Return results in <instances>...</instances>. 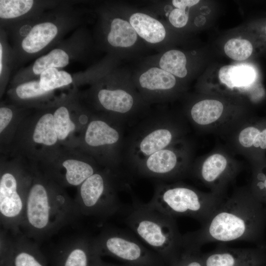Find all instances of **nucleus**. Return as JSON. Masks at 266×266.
<instances>
[{
  "label": "nucleus",
  "mask_w": 266,
  "mask_h": 266,
  "mask_svg": "<svg viewBox=\"0 0 266 266\" xmlns=\"http://www.w3.org/2000/svg\"><path fill=\"white\" fill-rule=\"evenodd\" d=\"M92 266H133L130 265L125 264L122 265H116L104 263L101 260V257H99L95 261Z\"/></svg>",
  "instance_id": "obj_37"
},
{
  "label": "nucleus",
  "mask_w": 266,
  "mask_h": 266,
  "mask_svg": "<svg viewBox=\"0 0 266 266\" xmlns=\"http://www.w3.org/2000/svg\"><path fill=\"white\" fill-rule=\"evenodd\" d=\"M72 82L71 75L63 70L56 68H49L40 74L39 83L41 88L49 91L70 84Z\"/></svg>",
  "instance_id": "obj_26"
},
{
  "label": "nucleus",
  "mask_w": 266,
  "mask_h": 266,
  "mask_svg": "<svg viewBox=\"0 0 266 266\" xmlns=\"http://www.w3.org/2000/svg\"><path fill=\"white\" fill-rule=\"evenodd\" d=\"M45 256L50 266H92L100 257L94 248L93 238L86 236L69 240Z\"/></svg>",
  "instance_id": "obj_14"
},
{
  "label": "nucleus",
  "mask_w": 266,
  "mask_h": 266,
  "mask_svg": "<svg viewBox=\"0 0 266 266\" xmlns=\"http://www.w3.org/2000/svg\"><path fill=\"white\" fill-rule=\"evenodd\" d=\"M224 106L215 100H204L195 103L190 114L192 120L200 125H207L217 121L222 115Z\"/></svg>",
  "instance_id": "obj_23"
},
{
  "label": "nucleus",
  "mask_w": 266,
  "mask_h": 266,
  "mask_svg": "<svg viewBox=\"0 0 266 266\" xmlns=\"http://www.w3.org/2000/svg\"><path fill=\"white\" fill-rule=\"evenodd\" d=\"M199 2H200L199 0H173L171 1L173 6L180 8H190L197 4Z\"/></svg>",
  "instance_id": "obj_36"
},
{
  "label": "nucleus",
  "mask_w": 266,
  "mask_h": 266,
  "mask_svg": "<svg viewBox=\"0 0 266 266\" xmlns=\"http://www.w3.org/2000/svg\"><path fill=\"white\" fill-rule=\"evenodd\" d=\"M204 266H262L266 264V246L233 248L220 246L202 255Z\"/></svg>",
  "instance_id": "obj_15"
},
{
  "label": "nucleus",
  "mask_w": 266,
  "mask_h": 266,
  "mask_svg": "<svg viewBox=\"0 0 266 266\" xmlns=\"http://www.w3.org/2000/svg\"><path fill=\"white\" fill-rule=\"evenodd\" d=\"M189 8L175 7L170 11L165 10V14L172 26L176 28H181L185 27L188 22Z\"/></svg>",
  "instance_id": "obj_32"
},
{
  "label": "nucleus",
  "mask_w": 266,
  "mask_h": 266,
  "mask_svg": "<svg viewBox=\"0 0 266 266\" xmlns=\"http://www.w3.org/2000/svg\"><path fill=\"white\" fill-rule=\"evenodd\" d=\"M181 152L171 145L159 150L134 166L139 174L160 180H168L182 174L185 166Z\"/></svg>",
  "instance_id": "obj_12"
},
{
  "label": "nucleus",
  "mask_w": 266,
  "mask_h": 266,
  "mask_svg": "<svg viewBox=\"0 0 266 266\" xmlns=\"http://www.w3.org/2000/svg\"><path fill=\"white\" fill-rule=\"evenodd\" d=\"M95 252L100 257H113L133 266H167L152 250L122 230L108 228L93 238Z\"/></svg>",
  "instance_id": "obj_6"
},
{
  "label": "nucleus",
  "mask_w": 266,
  "mask_h": 266,
  "mask_svg": "<svg viewBox=\"0 0 266 266\" xmlns=\"http://www.w3.org/2000/svg\"><path fill=\"white\" fill-rule=\"evenodd\" d=\"M32 138L35 143L47 147L57 143L59 140L53 124V114L45 113L39 118L34 127Z\"/></svg>",
  "instance_id": "obj_24"
},
{
  "label": "nucleus",
  "mask_w": 266,
  "mask_h": 266,
  "mask_svg": "<svg viewBox=\"0 0 266 266\" xmlns=\"http://www.w3.org/2000/svg\"><path fill=\"white\" fill-rule=\"evenodd\" d=\"M261 142L260 147L262 149H266V129L261 132Z\"/></svg>",
  "instance_id": "obj_38"
},
{
  "label": "nucleus",
  "mask_w": 266,
  "mask_h": 266,
  "mask_svg": "<svg viewBox=\"0 0 266 266\" xmlns=\"http://www.w3.org/2000/svg\"><path fill=\"white\" fill-rule=\"evenodd\" d=\"M33 175L23 170L4 168L0 176V220L2 229L22 233L27 196Z\"/></svg>",
  "instance_id": "obj_7"
},
{
  "label": "nucleus",
  "mask_w": 266,
  "mask_h": 266,
  "mask_svg": "<svg viewBox=\"0 0 266 266\" xmlns=\"http://www.w3.org/2000/svg\"><path fill=\"white\" fill-rule=\"evenodd\" d=\"M108 44L120 57L135 55L145 43L138 35L120 7V14L110 20L106 35Z\"/></svg>",
  "instance_id": "obj_16"
},
{
  "label": "nucleus",
  "mask_w": 266,
  "mask_h": 266,
  "mask_svg": "<svg viewBox=\"0 0 266 266\" xmlns=\"http://www.w3.org/2000/svg\"><path fill=\"white\" fill-rule=\"evenodd\" d=\"M228 164L224 156L215 153L207 157L199 169V177L213 188L214 194L220 195L221 187L233 173Z\"/></svg>",
  "instance_id": "obj_18"
},
{
  "label": "nucleus",
  "mask_w": 266,
  "mask_h": 266,
  "mask_svg": "<svg viewBox=\"0 0 266 266\" xmlns=\"http://www.w3.org/2000/svg\"><path fill=\"white\" fill-rule=\"evenodd\" d=\"M2 45L1 44H0V73L1 74V70H2V64H1V59H2Z\"/></svg>",
  "instance_id": "obj_39"
},
{
  "label": "nucleus",
  "mask_w": 266,
  "mask_h": 266,
  "mask_svg": "<svg viewBox=\"0 0 266 266\" xmlns=\"http://www.w3.org/2000/svg\"><path fill=\"white\" fill-rule=\"evenodd\" d=\"M147 63L166 70L175 77L183 78L188 74L187 57L185 53L179 50L170 49L161 52Z\"/></svg>",
  "instance_id": "obj_21"
},
{
  "label": "nucleus",
  "mask_w": 266,
  "mask_h": 266,
  "mask_svg": "<svg viewBox=\"0 0 266 266\" xmlns=\"http://www.w3.org/2000/svg\"><path fill=\"white\" fill-rule=\"evenodd\" d=\"M218 75L221 82L233 88L251 84L255 79V72L248 66L227 65L220 68Z\"/></svg>",
  "instance_id": "obj_22"
},
{
  "label": "nucleus",
  "mask_w": 266,
  "mask_h": 266,
  "mask_svg": "<svg viewBox=\"0 0 266 266\" xmlns=\"http://www.w3.org/2000/svg\"><path fill=\"white\" fill-rule=\"evenodd\" d=\"M224 51L230 58L236 61H243L252 54L253 46L246 39L232 38L226 43Z\"/></svg>",
  "instance_id": "obj_29"
},
{
  "label": "nucleus",
  "mask_w": 266,
  "mask_h": 266,
  "mask_svg": "<svg viewBox=\"0 0 266 266\" xmlns=\"http://www.w3.org/2000/svg\"><path fill=\"white\" fill-rule=\"evenodd\" d=\"M132 78L138 92L147 103L161 102L176 84L174 75L148 63Z\"/></svg>",
  "instance_id": "obj_11"
},
{
  "label": "nucleus",
  "mask_w": 266,
  "mask_h": 266,
  "mask_svg": "<svg viewBox=\"0 0 266 266\" xmlns=\"http://www.w3.org/2000/svg\"><path fill=\"white\" fill-rule=\"evenodd\" d=\"M68 63L69 57L66 53L62 49H55L38 58L33 64V70L35 74H40L48 68L63 67Z\"/></svg>",
  "instance_id": "obj_25"
},
{
  "label": "nucleus",
  "mask_w": 266,
  "mask_h": 266,
  "mask_svg": "<svg viewBox=\"0 0 266 266\" xmlns=\"http://www.w3.org/2000/svg\"><path fill=\"white\" fill-rule=\"evenodd\" d=\"M223 200L220 195L200 192L181 184H158L153 198L147 204L173 217L193 218L202 224Z\"/></svg>",
  "instance_id": "obj_4"
},
{
  "label": "nucleus",
  "mask_w": 266,
  "mask_h": 266,
  "mask_svg": "<svg viewBox=\"0 0 266 266\" xmlns=\"http://www.w3.org/2000/svg\"><path fill=\"white\" fill-rule=\"evenodd\" d=\"M266 224V210L252 194L239 192L220 203L196 231L184 234L185 241L200 247L212 242L259 241Z\"/></svg>",
  "instance_id": "obj_1"
},
{
  "label": "nucleus",
  "mask_w": 266,
  "mask_h": 266,
  "mask_svg": "<svg viewBox=\"0 0 266 266\" xmlns=\"http://www.w3.org/2000/svg\"><path fill=\"white\" fill-rule=\"evenodd\" d=\"M260 131L254 127H248L239 133L238 140L240 144L244 147L249 148L253 146V141L256 136Z\"/></svg>",
  "instance_id": "obj_34"
},
{
  "label": "nucleus",
  "mask_w": 266,
  "mask_h": 266,
  "mask_svg": "<svg viewBox=\"0 0 266 266\" xmlns=\"http://www.w3.org/2000/svg\"><path fill=\"white\" fill-rule=\"evenodd\" d=\"M53 124L59 140H65L75 130V124L71 119L67 108H58L53 114Z\"/></svg>",
  "instance_id": "obj_27"
},
{
  "label": "nucleus",
  "mask_w": 266,
  "mask_h": 266,
  "mask_svg": "<svg viewBox=\"0 0 266 266\" xmlns=\"http://www.w3.org/2000/svg\"><path fill=\"white\" fill-rule=\"evenodd\" d=\"M57 33V26L51 22L37 24L23 39L22 47L29 53L37 52L47 45Z\"/></svg>",
  "instance_id": "obj_20"
},
{
  "label": "nucleus",
  "mask_w": 266,
  "mask_h": 266,
  "mask_svg": "<svg viewBox=\"0 0 266 266\" xmlns=\"http://www.w3.org/2000/svg\"><path fill=\"white\" fill-rule=\"evenodd\" d=\"M117 178L110 171H97L78 187L74 199L81 215L107 218L116 213L121 204Z\"/></svg>",
  "instance_id": "obj_5"
},
{
  "label": "nucleus",
  "mask_w": 266,
  "mask_h": 266,
  "mask_svg": "<svg viewBox=\"0 0 266 266\" xmlns=\"http://www.w3.org/2000/svg\"><path fill=\"white\" fill-rule=\"evenodd\" d=\"M125 222L167 266H171L180 256L185 247V240L174 217L147 203L135 201Z\"/></svg>",
  "instance_id": "obj_3"
},
{
  "label": "nucleus",
  "mask_w": 266,
  "mask_h": 266,
  "mask_svg": "<svg viewBox=\"0 0 266 266\" xmlns=\"http://www.w3.org/2000/svg\"><path fill=\"white\" fill-rule=\"evenodd\" d=\"M32 0H0V17L11 19L22 16L32 7Z\"/></svg>",
  "instance_id": "obj_28"
},
{
  "label": "nucleus",
  "mask_w": 266,
  "mask_h": 266,
  "mask_svg": "<svg viewBox=\"0 0 266 266\" xmlns=\"http://www.w3.org/2000/svg\"><path fill=\"white\" fill-rule=\"evenodd\" d=\"M122 139V132L118 124L101 119L90 120L84 136V142L88 148L96 153H109L115 162Z\"/></svg>",
  "instance_id": "obj_13"
},
{
  "label": "nucleus",
  "mask_w": 266,
  "mask_h": 266,
  "mask_svg": "<svg viewBox=\"0 0 266 266\" xmlns=\"http://www.w3.org/2000/svg\"><path fill=\"white\" fill-rule=\"evenodd\" d=\"M61 166L59 169L50 173V174L61 169L62 171L49 179L62 187H79L88 178L98 171L95 166L90 163L73 159L63 161Z\"/></svg>",
  "instance_id": "obj_19"
},
{
  "label": "nucleus",
  "mask_w": 266,
  "mask_h": 266,
  "mask_svg": "<svg viewBox=\"0 0 266 266\" xmlns=\"http://www.w3.org/2000/svg\"><path fill=\"white\" fill-rule=\"evenodd\" d=\"M13 112L10 108L2 107L0 108V133H1L10 123Z\"/></svg>",
  "instance_id": "obj_35"
},
{
  "label": "nucleus",
  "mask_w": 266,
  "mask_h": 266,
  "mask_svg": "<svg viewBox=\"0 0 266 266\" xmlns=\"http://www.w3.org/2000/svg\"><path fill=\"white\" fill-rule=\"evenodd\" d=\"M74 200L47 177L33 175L21 231L38 242L57 233L80 216Z\"/></svg>",
  "instance_id": "obj_2"
},
{
  "label": "nucleus",
  "mask_w": 266,
  "mask_h": 266,
  "mask_svg": "<svg viewBox=\"0 0 266 266\" xmlns=\"http://www.w3.org/2000/svg\"><path fill=\"white\" fill-rule=\"evenodd\" d=\"M200 247L185 244L178 260L171 266H204Z\"/></svg>",
  "instance_id": "obj_30"
},
{
  "label": "nucleus",
  "mask_w": 266,
  "mask_h": 266,
  "mask_svg": "<svg viewBox=\"0 0 266 266\" xmlns=\"http://www.w3.org/2000/svg\"><path fill=\"white\" fill-rule=\"evenodd\" d=\"M135 136L130 147V157L134 166L152 154L172 145L174 132L159 120L146 126Z\"/></svg>",
  "instance_id": "obj_10"
},
{
  "label": "nucleus",
  "mask_w": 266,
  "mask_h": 266,
  "mask_svg": "<svg viewBox=\"0 0 266 266\" xmlns=\"http://www.w3.org/2000/svg\"></svg>",
  "instance_id": "obj_40"
},
{
  "label": "nucleus",
  "mask_w": 266,
  "mask_h": 266,
  "mask_svg": "<svg viewBox=\"0 0 266 266\" xmlns=\"http://www.w3.org/2000/svg\"><path fill=\"white\" fill-rule=\"evenodd\" d=\"M0 266H49L37 242L22 233L13 234L1 229Z\"/></svg>",
  "instance_id": "obj_9"
},
{
  "label": "nucleus",
  "mask_w": 266,
  "mask_h": 266,
  "mask_svg": "<svg viewBox=\"0 0 266 266\" xmlns=\"http://www.w3.org/2000/svg\"><path fill=\"white\" fill-rule=\"evenodd\" d=\"M255 180V193L252 195L266 210V174L263 172H258Z\"/></svg>",
  "instance_id": "obj_33"
},
{
  "label": "nucleus",
  "mask_w": 266,
  "mask_h": 266,
  "mask_svg": "<svg viewBox=\"0 0 266 266\" xmlns=\"http://www.w3.org/2000/svg\"><path fill=\"white\" fill-rule=\"evenodd\" d=\"M16 94L21 99H28L45 94L48 92L43 90L39 81H32L19 85L16 90Z\"/></svg>",
  "instance_id": "obj_31"
},
{
  "label": "nucleus",
  "mask_w": 266,
  "mask_h": 266,
  "mask_svg": "<svg viewBox=\"0 0 266 266\" xmlns=\"http://www.w3.org/2000/svg\"><path fill=\"white\" fill-rule=\"evenodd\" d=\"M97 98L102 109L120 120L133 116L147 104L136 89L132 77L122 72L112 86L100 88Z\"/></svg>",
  "instance_id": "obj_8"
},
{
  "label": "nucleus",
  "mask_w": 266,
  "mask_h": 266,
  "mask_svg": "<svg viewBox=\"0 0 266 266\" xmlns=\"http://www.w3.org/2000/svg\"><path fill=\"white\" fill-rule=\"evenodd\" d=\"M126 18L145 44L161 50L163 43L167 37L165 25L152 14L122 8Z\"/></svg>",
  "instance_id": "obj_17"
}]
</instances>
